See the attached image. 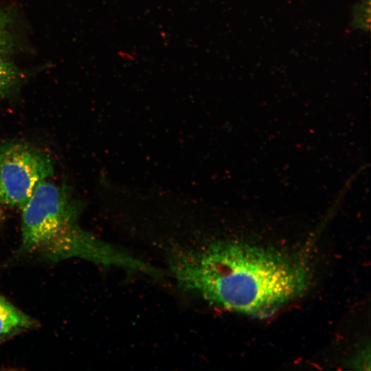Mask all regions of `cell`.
I'll return each instance as SVG.
<instances>
[{
    "mask_svg": "<svg viewBox=\"0 0 371 371\" xmlns=\"http://www.w3.org/2000/svg\"><path fill=\"white\" fill-rule=\"evenodd\" d=\"M19 80V74L14 66L0 58V97L12 91Z\"/></svg>",
    "mask_w": 371,
    "mask_h": 371,
    "instance_id": "cell-5",
    "label": "cell"
},
{
    "mask_svg": "<svg viewBox=\"0 0 371 371\" xmlns=\"http://www.w3.org/2000/svg\"><path fill=\"white\" fill-rule=\"evenodd\" d=\"M171 271L179 284L210 303L249 315L272 313L303 293L309 272L273 248L237 240L173 250Z\"/></svg>",
    "mask_w": 371,
    "mask_h": 371,
    "instance_id": "cell-1",
    "label": "cell"
},
{
    "mask_svg": "<svg viewBox=\"0 0 371 371\" xmlns=\"http://www.w3.org/2000/svg\"><path fill=\"white\" fill-rule=\"evenodd\" d=\"M54 175L45 153L21 142L0 144V206L21 207L37 185Z\"/></svg>",
    "mask_w": 371,
    "mask_h": 371,
    "instance_id": "cell-3",
    "label": "cell"
},
{
    "mask_svg": "<svg viewBox=\"0 0 371 371\" xmlns=\"http://www.w3.org/2000/svg\"><path fill=\"white\" fill-rule=\"evenodd\" d=\"M10 48V39L6 24L3 15L0 13V58L8 52Z\"/></svg>",
    "mask_w": 371,
    "mask_h": 371,
    "instance_id": "cell-6",
    "label": "cell"
},
{
    "mask_svg": "<svg viewBox=\"0 0 371 371\" xmlns=\"http://www.w3.org/2000/svg\"><path fill=\"white\" fill-rule=\"evenodd\" d=\"M36 326V321L0 295V341Z\"/></svg>",
    "mask_w": 371,
    "mask_h": 371,
    "instance_id": "cell-4",
    "label": "cell"
},
{
    "mask_svg": "<svg viewBox=\"0 0 371 371\" xmlns=\"http://www.w3.org/2000/svg\"><path fill=\"white\" fill-rule=\"evenodd\" d=\"M21 208L23 251L56 262L75 258L98 263L105 257L106 243L80 227L77 206L49 179L40 182Z\"/></svg>",
    "mask_w": 371,
    "mask_h": 371,
    "instance_id": "cell-2",
    "label": "cell"
}]
</instances>
